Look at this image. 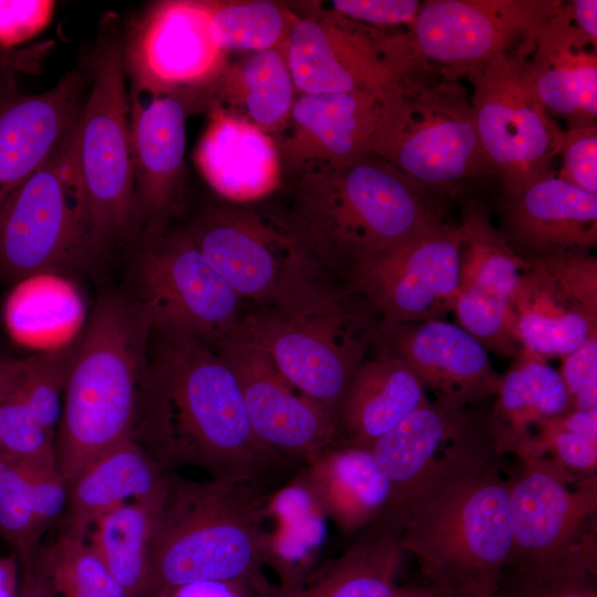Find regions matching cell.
Returning <instances> with one entry per match:
<instances>
[{
    "mask_svg": "<svg viewBox=\"0 0 597 597\" xmlns=\"http://www.w3.org/2000/svg\"><path fill=\"white\" fill-rule=\"evenodd\" d=\"M156 334L134 439L165 470L193 465L211 479L256 485L282 459L256 438L231 367L205 343Z\"/></svg>",
    "mask_w": 597,
    "mask_h": 597,
    "instance_id": "cell-1",
    "label": "cell"
},
{
    "mask_svg": "<svg viewBox=\"0 0 597 597\" xmlns=\"http://www.w3.org/2000/svg\"><path fill=\"white\" fill-rule=\"evenodd\" d=\"M271 212L302 254L345 285L364 263L443 223L442 198L370 154L353 164L283 176Z\"/></svg>",
    "mask_w": 597,
    "mask_h": 597,
    "instance_id": "cell-2",
    "label": "cell"
},
{
    "mask_svg": "<svg viewBox=\"0 0 597 597\" xmlns=\"http://www.w3.org/2000/svg\"><path fill=\"white\" fill-rule=\"evenodd\" d=\"M153 331L137 300L111 294L95 305L71 350L54 439L56 467L67 484L134 436Z\"/></svg>",
    "mask_w": 597,
    "mask_h": 597,
    "instance_id": "cell-3",
    "label": "cell"
},
{
    "mask_svg": "<svg viewBox=\"0 0 597 597\" xmlns=\"http://www.w3.org/2000/svg\"><path fill=\"white\" fill-rule=\"evenodd\" d=\"M256 494L252 484L193 481L167 470L150 510L146 597L195 583L263 578L270 542Z\"/></svg>",
    "mask_w": 597,
    "mask_h": 597,
    "instance_id": "cell-4",
    "label": "cell"
},
{
    "mask_svg": "<svg viewBox=\"0 0 597 597\" xmlns=\"http://www.w3.org/2000/svg\"><path fill=\"white\" fill-rule=\"evenodd\" d=\"M400 547L442 594L496 591L512 552L509 478L500 459L428 488L388 516Z\"/></svg>",
    "mask_w": 597,
    "mask_h": 597,
    "instance_id": "cell-5",
    "label": "cell"
},
{
    "mask_svg": "<svg viewBox=\"0 0 597 597\" xmlns=\"http://www.w3.org/2000/svg\"><path fill=\"white\" fill-rule=\"evenodd\" d=\"M373 154L442 198L494 184L468 90L427 69L383 102Z\"/></svg>",
    "mask_w": 597,
    "mask_h": 597,
    "instance_id": "cell-6",
    "label": "cell"
},
{
    "mask_svg": "<svg viewBox=\"0 0 597 597\" xmlns=\"http://www.w3.org/2000/svg\"><path fill=\"white\" fill-rule=\"evenodd\" d=\"M76 127L0 205L3 279L19 282L83 269L107 240L93 220L82 185Z\"/></svg>",
    "mask_w": 597,
    "mask_h": 597,
    "instance_id": "cell-7",
    "label": "cell"
},
{
    "mask_svg": "<svg viewBox=\"0 0 597 597\" xmlns=\"http://www.w3.org/2000/svg\"><path fill=\"white\" fill-rule=\"evenodd\" d=\"M243 325L283 377L335 418L339 400L375 342L380 321L347 286L293 311L264 306Z\"/></svg>",
    "mask_w": 597,
    "mask_h": 597,
    "instance_id": "cell-8",
    "label": "cell"
},
{
    "mask_svg": "<svg viewBox=\"0 0 597 597\" xmlns=\"http://www.w3.org/2000/svg\"><path fill=\"white\" fill-rule=\"evenodd\" d=\"M187 232L243 301L293 311L318 302L343 285L302 254L271 212L239 206L211 207Z\"/></svg>",
    "mask_w": 597,
    "mask_h": 597,
    "instance_id": "cell-9",
    "label": "cell"
},
{
    "mask_svg": "<svg viewBox=\"0 0 597 597\" xmlns=\"http://www.w3.org/2000/svg\"><path fill=\"white\" fill-rule=\"evenodd\" d=\"M516 459L507 472L512 552L506 567L575 566L597 573V475H577L547 455Z\"/></svg>",
    "mask_w": 597,
    "mask_h": 597,
    "instance_id": "cell-10",
    "label": "cell"
},
{
    "mask_svg": "<svg viewBox=\"0 0 597 597\" xmlns=\"http://www.w3.org/2000/svg\"><path fill=\"white\" fill-rule=\"evenodd\" d=\"M526 39L468 71L481 146L496 193L512 195L556 174L564 129L535 96L524 71Z\"/></svg>",
    "mask_w": 597,
    "mask_h": 597,
    "instance_id": "cell-11",
    "label": "cell"
},
{
    "mask_svg": "<svg viewBox=\"0 0 597 597\" xmlns=\"http://www.w3.org/2000/svg\"><path fill=\"white\" fill-rule=\"evenodd\" d=\"M561 0H429L400 30L415 71L461 80L471 69L519 46L563 4Z\"/></svg>",
    "mask_w": 597,
    "mask_h": 597,
    "instance_id": "cell-12",
    "label": "cell"
},
{
    "mask_svg": "<svg viewBox=\"0 0 597 597\" xmlns=\"http://www.w3.org/2000/svg\"><path fill=\"white\" fill-rule=\"evenodd\" d=\"M488 416L470 407L427 401L370 448L391 488L383 515L395 516L419 492L501 459Z\"/></svg>",
    "mask_w": 597,
    "mask_h": 597,
    "instance_id": "cell-13",
    "label": "cell"
},
{
    "mask_svg": "<svg viewBox=\"0 0 597 597\" xmlns=\"http://www.w3.org/2000/svg\"><path fill=\"white\" fill-rule=\"evenodd\" d=\"M137 301L156 333L199 341L211 347L241 324L243 300L196 247L177 232L146 249L136 264Z\"/></svg>",
    "mask_w": 597,
    "mask_h": 597,
    "instance_id": "cell-14",
    "label": "cell"
},
{
    "mask_svg": "<svg viewBox=\"0 0 597 597\" xmlns=\"http://www.w3.org/2000/svg\"><path fill=\"white\" fill-rule=\"evenodd\" d=\"M124 75L118 50L104 51L76 127L82 185L93 220L106 239L125 234L136 219L130 107Z\"/></svg>",
    "mask_w": 597,
    "mask_h": 597,
    "instance_id": "cell-15",
    "label": "cell"
},
{
    "mask_svg": "<svg viewBox=\"0 0 597 597\" xmlns=\"http://www.w3.org/2000/svg\"><path fill=\"white\" fill-rule=\"evenodd\" d=\"M461 232L446 222L358 266L345 285L381 325L442 320L459 295Z\"/></svg>",
    "mask_w": 597,
    "mask_h": 597,
    "instance_id": "cell-16",
    "label": "cell"
},
{
    "mask_svg": "<svg viewBox=\"0 0 597 597\" xmlns=\"http://www.w3.org/2000/svg\"><path fill=\"white\" fill-rule=\"evenodd\" d=\"M210 29V0H167L138 22L127 46L133 91L180 98L189 111L228 64Z\"/></svg>",
    "mask_w": 597,
    "mask_h": 597,
    "instance_id": "cell-17",
    "label": "cell"
},
{
    "mask_svg": "<svg viewBox=\"0 0 597 597\" xmlns=\"http://www.w3.org/2000/svg\"><path fill=\"white\" fill-rule=\"evenodd\" d=\"M213 348L234 373L251 427L272 453L307 460L338 441L334 416L283 377L243 320Z\"/></svg>",
    "mask_w": 597,
    "mask_h": 597,
    "instance_id": "cell-18",
    "label": "cell"
},
{
    "mask_svg": "<svg viewBox=\"0 0 597 597\" xmlns=\"http://www.w3.org/2000/svg\"><path fill=\"white\" fill-rule=\"evenodd\" d=\"M379 33L328 10L296 13L283 50L297 94L370 92L387 100L399 78Z\"/></svg>",
    "mask_w": 597,
    "mask_h": 597,
    "instance_id": "cell-19",
    "label": "cell"
},
{
    "mask_svg": "<svg viewBox=\"0 0 597 597\" xmlns=\"http://www.w3.org/2000/svg\"><path fill=\"white\" fill-rule=\"evenodd\" d=\"M459 229L460 280L453 307L458 323L488 352L513 357L521 345L511 331L509 298L530 262L515 254L475 196L465 199Z\"/></svg>",
    "mask_w": 597,
    "mask_h": 597,
    "instance_id": "cell-20",
    "label": "cell"
},
{
    "mask_svg": "<svg viewBox=\"0 0 597 597\" xmlns=\"http://www.w3.org/2000/svg\"><path fill=\"white\" fill-rule=\"evenodd\" d=\"M375 344L404 362L436 400L474 406L500 388L485 347L460 325L442 320L381 325Z\"/></svg>",
    "mask_w": 597,
    "mask_h": 597,
    "instance_id": "cell-21",
    "label": "cell"
},
{
    "mask_svg": "<svg viewBox=\"0 0 597 597\" xmlns=\"http://www.w3.org/2000/svg\"><path fill=\"white\" fill-rule=\"evenodd\" d=\"M383 102L370 92L298 94L286 127L275 137L283 176L373 154Z\"/></svg>",
    "mask_w": 597,
    "mask_h": 597,
    "instance_id": "cell-22",
    "label": "cell"
},
{
    "mask_svg": "<svg viewBox=\"0 0 597 597\" xmlns=\"http://www.w3.org/2000/svg\"><path fill=\"white\" fill-rule=\"evenodd\" d=\"M500 232L521 259L532 262L597 244V193L555 175L512 195H494Z\"/></svg>",
    "mask_w": 597,
    "mask_h": 597,
    "instance_id": "cell-23",
    "label": "cell"
},
{
    "mask_svg": "<svg viewBox=\"0 0 597 597\" xmlns=\"http://www.w3.org/2000/svg\"><path fill=\"white\" fill-rule=\"evenodd\" d=\"M525 76L549 116L567 129L597 126V44L565 2L526 39Z\"/></svg>",
    "mask_w": 597,
    "mask_h": 597,
    "instance_id": "cell-24",
    "label": "cell"
},
{
    "mask_svg": "<svg viewBox=\"0 0 597 597\" xmlns=\"http://www.w3.org/2000/svg\"><path fill=\"white\" fill-rule=\"evenodd\" d=\"M135 176V218L155 228L176 209L185 181V103L133 91L129 100Z\"/></svg>",
    "mask_w": 597,
    "mask_h": 597,
    "instance_id": "cell-25",
    "label": "cell"
},
{
    "mask_svg": "<svg viewBox=\"0 0 597 597\" xmlns=\"http://www.w3.org/2000/svg\"><path fill=\"white\" fill-rule=\"evenodd\" d=\"M509 316L521 346L545 358L564 357L597 334V297L535 260L517 276Z\"/></svg>",
    "mask_w": 597,
    "mask_h": 597,
    "instance_id": "cell-26",
    "label": "cell"
},
{
    "mask_svg": "<svg viewBox=\"0 0 597 597\" xmlns=\"http://www.w3.org/2000/svg\"><path fill=\"white\" fill-rule=\"evenodd\" d=\"M207 111L193 157L210 187L237 203L279 191L283 168L275 137L218 106Z\"/></svg>",
    "mask_w": 597,
    "mask_h": 597,
    "instance_id": "cell-27",
    "label": "cell"
},
{
    "mask_svg": "<svg viewBox=\"0 0 597 597\" xmlns=\"http://www.w3.org/2000/svg\"><path fill=\"white\" fill-rule=\"evenodd\" d=\"M81 76L66 74L46 92L0 109V205L76 127Z\"/></svg>",
    "mask_w": 597,
    "mask_h": 597,
    "instance_id": "cell-28",
    "label": "cell"
},
{
    "mask_svg": "<svg viewBox=\"0 0 597 597\" xmlns=\"http://www.w3.org/2000/svg\"><path fill=\"white\" fill-rule=\"evenodd\" d=\"M306 461L311 498L344 533L357 534L386 512L390 482L369 448L336 441Z\"/></svg>",
    "mask_w": 597,
    "mask_h": 597,
    "instance_id": "cell-29",
    "label": "cell"
},
{
    "mask_svg": "<svg viewBox=\"0 0 597 597\" xmlns=\"http://www.w3.org/2000/svg\"><path fill=\"white\" fill-rule=\"evenodd\" d=\"M429 399L410 368L381 352L353 374L335 412L338 441L371 448Z\"/></svg>",
    "mask_w": 597,
    "mask_h": 597,
    "instance_id": "cell-30",
    "label": "cell"
},
{
    "mask_svg": "<svg viewBox=\"0 0 597 597\" xmlns=\"http://www.w3.org/2000/svg\"><path fill=\"white\" fill-rule=\"evenodd\" d=\"M166 472L134 437L121 442L67 484L59 530L87 537L100 515L128 499L151 510L163 493Z\"/></svg>",
    "mask_w": 597,
    "mask_h": 597,
    "instance_id": "cell-31",
    "label": "cell"
},
{
    "mask_svg": "<svg viewBox=\"0 0 597 597\" xmlns=\"http://www.w3.org/2000/svg\"><path fill=\"white\" fill-rule=\"evenodd\" d=\"M401 531L383 515L320 572L292 584H270L263 597H394Z\"/></svg>",
    "mask_w": 597,
    "mask_h": 597,
    "instance_id": "cell-32",
    "label": "cell"
},
{
    "mask_svg": "<svg viewBox=\"0 0 597 597\" xmlns=\"http://www.w3.org/2000/svg\"><path fill=\"white\" fill-rule=\"evenodd\" d=\"M501 376L496 400L488 416L491 440L503 457L516 458L530 447L537 428L569 410V397L558 370L545 357L522 346Z\"/></svg>",
    "mask_w": 597,
    "mask_h": 597,
    "instance_id": "cell-33",
    "label": "cell"
},
{
    "mask_svg": "<svg viewBox=\"0 0 597 597\" xmlns=\"http://www.w3.org/2000/svg\"><path fill=\"white\" fill-rule=\"evenodd\" d=\"M297 95L282 45L228 62L193 105L218 106L276 137L286 127Z\"/></svg>",
    "mask_w": 597,
    "mask_h": 597,
    "instance_id": "cell-34",
    "label": "cell"
},
{
    "mask_svg": "<svg viewBox=\"0 0 597 597\" xmlns=\"http://www.w3.org/2000/svg\"><path fill=\"white\" fill-rule=\"evenodd\" d=\"M151 514L137 502L116 505L92 524L87 542L126 597H146Z\"/></svg>",
    "mask_w": 597,
    "mask_h": 597,
    "instance_id": "cell-35",
    "label": "cell"
},
{
    "mask_svg": "<svg viewBox=\"0 0 597 597\" xmlns=\"http://www.w3.org/2000/svg\"><path fill=\"white\" fill-rule=\"evenodd\" d=\"M31 568L55 597H126L87 537L63 530L39 546Z\"/></svg>",
    "mask_w": 597,
    "mask_h": 597,
    "instance_id": "cell-36",
    "label": "cell"
},
{
    "mask_svg": "<svg viewBox=\"0 0 597 597\" xmlns=\"http://www.w3.org/2000/svg\"><path fill=\"white\" fill-rule=\"evenodd\" d=\"M295 15L287 6L275 1H210L211 34L227 53L282 46Z\"/></svg>",
    "mask_w": 597,
    "mask_h": 597,
    "instance_id": "cell-37",
    "label": "cell"
},
{
    "mask_svg": "<svg viewBox=\"0 0 597 597\" xmlns=\"http://www.w3.org/2000/svg\"><path fill=\"white\" fill-rule=\"evenodd\" d=\"M547 455L577 475L597 471V409L575 410L544 421L519 458Z\"/></svg>",
    "mask_w": 597,
    "mask_h": 597,
    "instance_id": "cell-38",
    "label": "cell"
},
{
    "mask_svg": "<svg viewBox=\"0 0 597 597\" xmlns=\"http://www.w3.org/2000/svg\"><path fill=\"white\" fill-rule=\"evenodd\" d=\"M48 530L40 521L22 470L0 464V536L14 549L21 568L29 567Z\"/></svg>",
    "mask_w": 597,
    "mask_h": 597,
    "instance_id": "cell-39",
    "label": "cell"
},
{
    "mask_svg": "<svg viewBox=\"0 0 597 597\" xmlns=\"http://www.w3.org/2000/svg\"><path fill=\"white\" fill-rule=\"evenodd\" d=\"M71 350L65 348L30 357L24 380L13 396L54 439L62 413Z\"/></svg>",
    "mask_w": 597,
    "mask_h": 597,
    "instance_id": "cell-40",
    "label": "cell"
},
{
    "mask_svg": "<svg viewBox=\"0 0 597 597\" xmlns=\"http://www.w3.org/2000/svg\"><path fill=\"white\" fill-rule=\"evenodd\" d=\"M597 573L582 567H506L496 597H597Z\"/></svg>",
    "mask_w": 597,
    "mask_h": 597,
    "instance_id": "cell-41",
    "label": "cell"
},
{
    "mask_svg": "<svg viewBox=\"0 0 597 597\" xmlns=\"http://www.w3.org/2000/svg\"><path fill=\"white\" fill-rule=\"evenodd\" d=\"M0 444L2 462L56 464L54 437L14 397L0 402Z\"/></svg>",
    "mask_w": 597,
    "mask_h": 597,
    "instance_id": "cell-42",
    "label": "cell"
},
{
    "mask_svg": "<svg viewBox=\"0 0 597 597\" xmlns=\"http://www.w3.org/2000/svg\"><path fill=\"white\" fill-rule=\"evenodd\" d=\"M558 156V178L597 193V126L564 129Z\"/></svg>",
    "mask_w": 597,
    "mask_h": 597,
    "instance_id": "cell-43",
    "label": "cell"
},
{
    "mask_svg": "<svg viewBox=\"0 0 597 597\" xmlns=\"http://www.w3.org/2000/svg\"><path fill=\"white\" fill-rule=\"evenodd\" d=\"M418 0H333L328 11L345 19L380 29H408L420 10Z\"/></svg>",
    "mask_w": 597,
    "mask_h": 597,
    "instance_id": "cell-44",
    "label": "cell"
},
{
    "mask_svg": "<svg viewBox=\"0 0 597 597\" xmlns=\"http://www.w3.org/2000/svg\"><path fill=\"white\" fill-rule=\"evenodd\" d=\"M559 374L568 392L570 409H597V334L564 356Z\"/></svg>",
    "mask_w": 597,
    "mask_h": 597,
    "instance_id": "cell-45",
    "label": "cell"
},
{
    "mask_svg": "<svg viewBox=\"0 0 597 597\" xmlns=\"http://www.w3.org/2000/svg\"><path fill=\"white\" fill-rule=\"evenodd\" d=\"M54 1L0 0V44L12 46L38 34L51 20Z\"/></svg>",
    "mask_w": 597,
    "mask_h": 597,
    "instance_id": "cell-46",
    "label": "cell"
},
{
    "mask_svg": "<svg viewBox=\"0 0 597 597\" xmlns=\"http://www.w3.org/2000/svg\"><path fill=\"white\" fill-rule=\"evenodd\" d=\"M269 583L263 578L235 582H202L172 588L158 597H263Z\"/></svg>",
    "mask_w": 597,
    "mask_h": 597,
    "instance_id": "cell-47",
    "label": "cell"
},
{
    "mask_svg": "<svg viewBox=\"0 0 597 597\" xmlns=\"http://www.w3.org/2000/svg\"><path fill=\"white\" fill-rule=\"evenodd\" d=\"M30 357L14 359L0 355V402L10 399L18 391L27 375Z\"/></svg>",
    "mask_w": 597,
    "mask_h": 597,
    "instance_id": "cell-48",
    "label": "cell"
},
{
    "mask_svg": "<svg viewBox=\"0 0 597 597\" xmlns=\"http://www.w3.org/2000/svg\"><path fill=\"white\" fill-rule=\"evenodd\" d=\"M565 4L576 27L597 44V1L574 0Z\"/></svg>",
    "mask_w": 597,
    "mask_h": 597,
    "instance_id": "cell-49",
    "label": "cell"
},
{
    "mask_svg": "<svg viewBox=\"0 0 597 597\" xmlns=\"http://www.w3.org/2000/svg\"><path fill=\"white\" fill-rule=\"evenodd\" d=\"M15 597H55L49 587L33 573L31 565L21 568V579Z\"/></svg>",
    "mask_w": 597,
    "mask_h": 597,
    "instance_id": "cell-50",
    "label": "cell"
},
{
    "mask_svg": "<svg viewBox=\"0 0 597 597\" xmlns=\"http://www.w3.org/2000/svg\"><path fill=\"white\" fill-rule=\"evenodd\" d=\"M17 556L0 557V597H15L18 593L17 583Z\"/></svg>",
    "mask_w": 597,
    "mask_h": 597,
    "instance_id": "cell-51",
    "label": "cell"
},
{
    "mask_svg": "<svg viewBox=\"0 0 597 597\" xmlns=\"http://www.w3.org/2000/svg\"><path fill=\"white\" fill-rule=\"evenodd\" d=\"M394 597H446L431 584L420 586L415 584L397 586Z\"/></svg>",
    "mask_w": 597,
    "mask_h": 597,
    "instance_id": "cell-52",
    "label": "cell"
},
{
    "mask_svg": "<svg viewBox=\"0 0 597 597\" xmlns=\"http://www.w3.org/2000/svg\"><path fill=\"white\" fill-rule=\"evenodd\" d=\"M446 597H496V591L494 593H470V594H451L446 595Z\"/></svg>",
    "mask_w": 597,
    "mask_h": 597,
    "instance_id": "cell-53",
    "label": "cell"
},
{
    "mask_svg": "<svg viewBox=\"0 0 597 597\" xmlns=\"http://www.w3.org/2000/svg\"><path fill=\"white\" fill-rule=\"evenodd\" d=\"M2 463V449H1V444H0V464Z\"/></svg>",
    "mask_w": 597,
    "mask_h": 597,
    "instance_id": "cell-54",
    "label": "cell"
}]
</instances>
